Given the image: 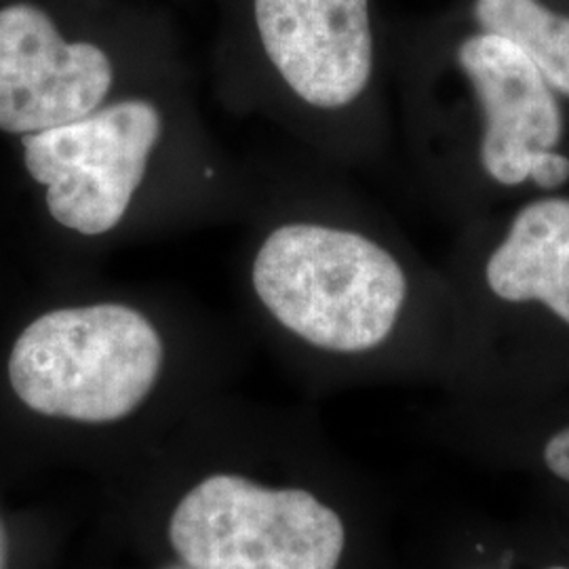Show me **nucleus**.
<instances>
[{
    "mask_svg": "<svg viewBox=\"0 0 569 569\" xmlns=\"http://www.w3.org/2000/svg\"><path fill=\"white\" fill-rule=\"evenodd\" d=\"M395 121L453 224L569 182L563 98L512 42L437 9L390 23Z\"/></svg>",
    "mask_w": 569,
    "mask_h": 569,
    "instance_id": "f257e3e1",
    "label": "nucleus"
},
{
    "mask_svg": "<svg viewBox=\"0 0 569 569\" xmlns=\"http://www.w3.org/2000/svg\"><path fill=\"white\" fill-rule=\"evenodd\" d=\"M249 287L291 340L333 359L376 357L413 319L453 305L443 266L338 169L305 152L266 204Z\"/></svg>",
    "mask_w": 569,
    "mask_h": 569,
    "instance_id": "f03ea898",
    "label": "nucleus"
},
{
    "mask_svg": "<svg viewBox=\"0 0 569 569\" xmlns=\"http://www.w3.org/2000/svg\"><path fill=\"white\" fill-rule=\"evenodd\" d=\"M232 44L256 100L338 171L395 142L390 21L380 0H232Z\"/></svg>",
    "mask_w": 569,
    "mask_h": 569,
    "instance_id": "7ed1b4c3",
    "label": "nucleus"
},
{
    "mask_svg": "<svg viewBox=\"0 0 569 569\" xmlns=\"http://www.w3.org/2000/svg\"><path fill=\"white\" fill-rule=\"evenodd\" d=\"M163 363V338L140 310L79 306L47 312L21 331L9 380L42 416L106 425L142 406Z\"/></svg>",
    "mask_w": 569,
    "mask_h": 569,
    "instance_id": "20e7f679",
    "label": "nucleus"
},
{
    "mask_svg": "<svg viewBox=\"0 0 569 569\" xmlns=\"http://www.w3.org/2000/svg\"><path fill=\"white\" fill-rule=\"evenodd\" d=\"M169 540L192 569H336L345 526L305 489L213 475L173 510Z\"/></svg>",
    "mask_w": 569,
    "mask_h": 569,
    "instance_id": "39448f33",
    "label": "nucleus"
},
{
    "mask_svg": "<svg viewBox=\"0 0 569 569\" xmlns=\"http://www.w3.org/2000/svg\"><path fill=\"white\" fill-rule=\"evenodd\" d=\"M167 112L127 98L79 121L23 136V163L58 224L84 237L117 228L167 138Z\"/></svg>",
    "mask_w": 569,
    "mask_h": 569,
    "instance_id": "423d86ee",
    "label": "nucleus"
},
{
    "mask_svg": "<svg viewBox=\"0 0 569 569\" xmlns=\"http://www.w3.org/2000/svg\"><path fill=\"white\" fill-rule=\"evenodd\" d=\"M441 266L453 306L542 308L569 327V197L533 194L456 226Z\"/></svg>",
    "mask_w": 569,
    "mask_h": 569,
    "instance_id": "0eeeda50",
    "label": "nucleus"
},
{
    "mask_svg": "<svg viewBox=\"0 0 569 569\" xmlns=\"http://www.w3.org/2000/svg\"><path fill=\"white\" fill-rule=\"evenodd\" d=\"M114 68L100 44L68 41L32 0L0 7V131L39 133L96 112Z\"/></svg>",
    "mask_w": 569,
    "mask_h": 569,
    "instance_id": "6e6552de",
    "label": "nucleus"
},
{
    "mask_svg": "<svg viewBox=\"0 0 569 569\" xmlns=\"http://www.w3.org/2000/svg\"><path fill=\"white\" fill-rule=\"evenodd\" d=\"M446 9L517 44L569 100V0H449Z\"/></svg>",
    "mask_w": 569,
    "mask_h": 569,
    "instance_id": "1a4fd4ad",
    "label": "nucleus"
},
{
    "mask_svg": "<svg viewBox=\"0 0 569 569\" xmlns=\"http://www.w3.org/2000/svg\"><path fill=\"white\" fill-rule=\"evenodd\" d=\"M545 462L559 479L569 483V427L550 437L545 448Z\"/></svg>",
    "mask_w": 569,
    "mask_h": 569,
    "instance_id": "9d476101",
    "label": "nucleus"
},
{
    "mask_svg": "<svg viewBox=\"0 0 569 569\" xmlns=\"http://www.w3.org/2000/svg\"><path fill=\"white\" fill-rule=\"evenodd\" d=\"M0 569H4V536H2V528H0Z\"/></svg>",
    "mask_w": 569,
    "mask_h": 569,
    "instance_id": "9b49d317",
    "label": "nucleus"
},
{
    "mask_svg": "<svg viewBox=\"0 0 569 569\" xmlns=\"http://www.w3.org/2000/svg\"><path fill=\"white\" fill-rule=\"evenodd\" d=\"M549 569H568V568H549Z\"/></svg>",
    "mask_w": 569,
    "mask_h": 569,
    "instance_id": "f8f14e48",
    "label": "nucleus"
}]
</instances>
